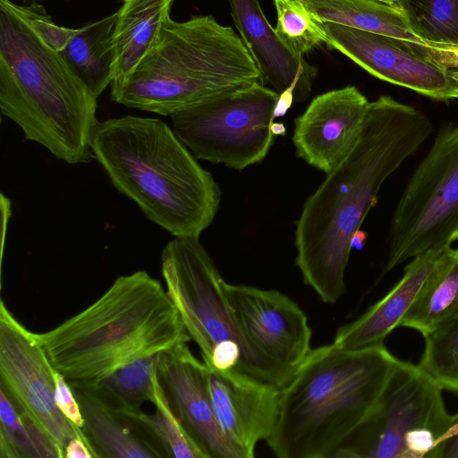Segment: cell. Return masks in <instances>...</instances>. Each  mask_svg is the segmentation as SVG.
I'll list each match as a JSON object with an SVG mask.
<instances>
[{"label":"cell","mask_w":458,"mask_h":458,"mask_svg":"<svg viewBox=\"0 0 458 458\" xmlns=\"http://www.w3.org/2000/svg\"><path fill=\"white\" fill-rule=\"evenodd\" d=\"M432 131L429 118L412 106L390 96L369 102L356 144L306 199L296 223V265L323 302L345 293L352 236L385 181Z\"/></svg>","instance_id":"obj_1"},{"label":"cell","mask_w":458,"mask_h":458,"mask_svg":"<svg viewBox=\"0 0 458 458\" xmlns=\"http://www.w3.org/2000/svg\"><path fill=\"white\" fill-rule=\"evenodd\" d=\"M90 148L116 190L173 236L199 239L213 221L218 185L162 120L128 114L98 122Z\"/></svg>","instance_id":"obj_2"},{"label":"cell","mask_w":458,"mask_h":458,"mask_svg":"<svg viewBox=\"0 0 458 458\" xmlns=\"http://www.w3.org/2000/svg\"><path fill=\"white\" fill-rule=\"evenodd\" d=\"M37 336L72 387H90L141 357L191 339L159 281L139 270L117 277L94 302Z\"/></svg>","instance_id":"obj_3"},{"label":"cell","mask_w":458,"mask_h":458,"mask_svg":"<svg viewBox=\"0 0 458 458\" xmlns=\"http://www.w3.org/2000/svg\"><path fill=\"white\" fill-rule=\"evenodd\" d=\"M384 344L311 349L281 389L266 441L279 458H331L377 403L398 363Z\"/></svg>","instance_id":"obj_4"},{"label":"cell","mask_w":458,"mask_h":458,"mask_svg":"<svg viewBox=\"0 0 458 458\" xmlns=\"http://www.w3.org/2000/svg\"><path fill=\"white\" fill-rule=\"evenodd\" d=\"M97 98L10 0H0V110L67 164L93 157Z\"/></svg>","instance_id":"obj_5"},{"label":"cell","mask_w":458,"mask_h":458,"mask_svg":"<svg viewBox=\"0 0 458 458\" xmlns=\"http://www.w3.org/2000/svg\"><path fill=\"white\" fill-rule=\"evenodd\" d=\"M254 82H261L260 72L235 30L212 15H196L170 19L156 47L128 76L111 83L110 94L126 107L170 116Z\"/></svg>","instance_id":"obj_6"},{"label":"cell","mask_w":458,"mask_h":458,"mask_svg":"<svg viewBox=\"0 0 458 458\" xmlns=\"http://www.w3.org/2000/svg\"><path fill=\"white\" fill-rule=\"evenodd\" d=\"M166 293L208 368L282 389L293 374L267 357L242 327L225 281L197 238L168 242L161 255Z\"/></svg>","instance_id":"obj_7"},{"label":"cell","mask_w":458,"mask_h":458,"mask_svg":"<svg viewBox=\"0 0 458 458\" xmlns=\"http://www.w3.org/2000/svg\"><path fill=\"white\" fill-rule=\"evenodd\" d=\"M442 393L418 365L399 360L371 412L331 458H430L458 420Z\"/></svg>","instance_id":"obj_8"},{"label":"cell","mask_w":458,"mask_h":458,"mask_svg":"<svg viewBox=\"0 0 458 458\" xmlns=\"http://www.w3.org/2000/svg\"><path fill=\"white\" fill-rule=\"evenodd\" d=\"M458 241V123L443 127L410 177L390 224L383 274Z\"/></svg>","instance_id":"obj_9"},{"label":"cell","mask_w":458,"mask_h":458,"mask_svg":"<svg viewBox=\"0 0 458 458\" xmlns=\"http://www.w3.org/2000/svg\"><path fill=\"white\" fill-rule=\"evenodd\" d=\"M278 98L254 82L173 113V130L197 158L241 171L268 153Z\"/></svg>","instance_id":"obj_10"},{"label":"cell","mask_w":458,"mask_h":458,"mask_svg":"<svg viewBox=\"0 0 458 458\" xmlns=\"http://www.w3.org/2000/svg\"><path fill=\"white\" fill-rule=\"evenodd\" d=\"M55 369L50 363L37 334L30 332L20 323L2 301L1 388L15 405L45 430L64 451L70 440L75 437H81L89 444L83 429L68 420L55 404Z\"/></svg>","instance_id":"obj_11"},{"label":"cell","mask_w":458,"mask_h":458,"mask_svg":"<svg viewBox=\"0 0 458 458\" xmlns=\"http://www.w3.org/2000/svg\"><path fill=\"white\" fill-rule=\"evenodd\" d=\"M328 45L379 80L437 100L452 99L450 70L414 52L405 41L352 27L322 22Z\"/></svg>","instance_id":"obj_12"},{"label":"cell","mask_w":458,"mask_h":458,"mask_svg":"<svg viewBox=\"0 0 458 458\" xmlns=\"http://www.w3.org/2000/svg\"><path fill=\"white\" fill-rule=\"evenodd\" d=\"M246 334L270 360L294 375L311 351V329L299 305L277 290L225 283Z\"/></svg>","instance_id":"obj_13"},{"label":"cell","mask_w":458,"mask_h":458,"mask_svg":"<svg viewBox=\"0 0 458 458\" xmlns=\"http://www.w3.org/2000/svg\"><path fill=\"white\" fill-rule=\"evenodd\" d=\"M157 373L173 411L206 458H246L220 428L212 407L208 368L187 343L159 352Z\"/></svg>","instance_id":"obj_14"},{"label":"cell","mask_w":458,"mask_h":458,"mask_svg":"<svg viewBox=\"0 0 458 458\" xmlns=\"http://www.w3.org/2000/svg\"><path fill=\"white\" fill-rule=\"evenodd\" d=\"M369 105L355 86L314 98L294 122L296 155L315 168L330 173L359 140Z\"/></svg>","instance_id":"obj_15"},{"label":"cell","mask_w":458,"mask_h":458,"mask_svg":"<svg viewBox=\"0 0 458 458\" xmlns=\"http://www.w3.org/2000/svg\"><path fill=\"white\" fill-rule=\"evenodd\" d=\"M208 381L220 428L246 458H253L257 444L267 441L274 429L281 389L235 372L210 368Z\"/></svg>","instance_id":"obj_16"},{"label":"cell","mask_w":458,"mask_h":458,"mask_svg":"<svg viewBox=\"0 0 458 458\" xmlns=\"http://www.w3.org/2000/svg\"><path fill=\"white\" fill-rule=\"evenodd\" d=\"M233 23L261 74L279 95L293 93L296 102L305 101L318 70L294 55L278 38L267 20L259 0H227Z\"/></svg>","instance_id":"obj_17"},{"label":"cell","mask_w":458,"mask_h":458,"mask_svg":"<svg viewBox=\"0 0 458 458\" xmlns=\"http://www.w3.org/2000/svg\"><path fill=\"white\" fill-rule=\"evenodd\" d=\"M444 250L411 259L392 289L358 318L339 327L332 344L347 350L384 344L386 337L399 327Z\"/></svg>","instance_id":"obj_18"},{"label":"cell","mask_w":458,"mask_h":458,"mask_svg":"<svg viewBox=\"0 0 458 458\" xmlns=\"http://www.w3.org/2000/svg\"><path fill=\"white\" fill-rule=\"evenodd\" d=\"M84 420L83 431L97 457L156 458L164 454L137 422L84 387H72Z\"/></svg>","instance_id":"obj_19"},{"label":"cell","mask_w":458,"mask_h":458,"mask_svg":"<svg viewBox=\"0 0 458 458\" xmlns=\"http://www.w3.org/2000/svg\"><path fill=\"white\" fill-rule=\"evenodd\" d=\"M174 0H123L112 34L113 81L128 76L158 43Z\"/></svg>","instance_id":"obj_20"},{"label":"cell","mask_w":458,"mask_h":458,"mask_svg":"<svg viewBox=\"0 0 458 458\" xmlns=\"http://www.w3.org/2000/svg\"><path fill=\"white\" fill-rule=\"evenodd\" d=\"M458 318V248L438 256L399 327L422 335Z\"/></svg>","instance_id":"obj_21"},{"label":"cell","mask_w":458,"mask_h":458,"mask_svg":"<svg viewBox=\"0 0 458 458\" xmlns=\"http://www.w3.org/2000/svg\"><path fill=\"white\" fill-rule=\"evenodd\" d=\"M321 22H334L396 39L419 43L403 8L379 0H303Z\"/></svg>","instance_id":"obj_22"},{"label":"cell","mask_w":458,"mask_h":458,"mask_svg":"<svg viewBox=\"0 0 458 458\" xmlns=\"http://www.w3.org/2000/svg\"><path fill=\"white\" fill-rule=\"evenodd\" d=\"M115 13L77 29L61 52L75 74L98 98L114 77L112 34Z\"/></svg>","instance_id":"obj_23"},{"label":"cell","mask_w":458,"mask_h":458,"mask_svg":"<svg viewBox=\"0 0 458 458\" xmlns=\"http://www.w3.org/2000/svg\"><path fill=\"white\" fill-rule=\"evenodd\" d=\"M157 355L141 357L87 388L120 413L141 411L151 402L157 373Z\"/></svg>","instance_id":"obj_24"},{"label":"cell","mask_w":458,"mask_h":458,"mask_svg":"<svg viewBox=\"0 0 458 458\" xmlns=\"http://www.w3.org/2000/svg\"><path fill=\"white\" fill-rule=\"evenodd\" d=\"M151 403L156 407L152 414L141 411L121 414L131 419L144 428L160 448L164 456L206 458L173 411L157 376Z\"/></svg>","instance_id":"obj_25"},{"label":"cell","mask_w":458,"mask_h":458,"mask_svg":"<svg viewBox=\"0 0 458 458\" xmlns=\"http://www.w3.org/2000/svg\"><path fill=\"white\" fill-rule=\"evenodd\" d=\"M423 337V352L417 365L443 390L458 394V318Z\"/></svg>","instance_id":"obj_26"},{"label":"cell","mask_w":458,"mask_h":458,"mask_svg":"<svg viewBox=\"0 0 458 458\" xmlns=\"http://www.w3.org/2000/svg\"><path fill=\"white\" fill-rule=\"evenodd\" d=\"M276 10L275 31L280 41L297 57L326 43L322 22L306 8L303 0H274Z\"/></svg>","instance_id":"obj_27"},{"label":"cell","mask_w":458,"mask_h":458,"mask_svg":"<svg viewBox=\"0 0 458 458\" xmlns=\"http://www.w3.org/2000/svg\"><path fill=\"white\" fill-rule=\"evenodd\" d=\"M402 8L423 40L458 44V0H405Z\"/></svg>","instance_id":"obj_28"},{"label":"cell","mask_w":458,"mask_h":458,"mask_svg":"<svg viewBox=\"0 0 458 458\" xmlns=\"http://www.w3.org/2000/svg\"><path fill=\"white\" fill-rule=\"evenodd\" d=\"M0 458H39L20 410L1 387Z\"/></svg>","instance_id":"obj_29"},{"label":"cell","mask_w":458,"mask_h":458,"mask_svg":"<svg viewBox=\"0 0 458 458\" xmlns=\"http://www.w3.org/2000/svg\"><path fill=\"white\" fill-rule=\"evenodd\" d=\"M16 12L30 28L51 47L62 52L77 29H71L55 24L47 14L43 5L34 2L30 5L14 4Z\"/></svg>","instance_id":"obj_30"},{"label":"cell","mask_w":458,"mask_h":458,"mask_svg":"<svg viewBox=\"0 0 458 458\" xmlns=\"http://www.w3.org/2000/svg\"><path fill=\"white\" fill-rule=\"evenodd\" d=\"M410 47L433 64L446 69L458 70V44L437 43L422 40L407 42Z\"/></svg>","instance_id":"obj_31"},{"label":"cell","mask_w":458,"mask_h":458,"mask_svg":"<svg viewBox=\"0 0 458 458\" xmlns=\"http://www.w3.org/2000/svg\"><path fill=\"white\" fill-rule=\"evenodd\" d=\"M55 402L57 408L73 425L83 429V416L72 386L65 377L56 370L55 372Z\"/></svg>","instance_id":"obj_32"},{"label":"cell","mask_w":458,"mask_h":458,"mask_svg":"<svg viewBox=\"0 0 458 458\" xmlns=\"http://www.w3.org/2000/svg\"><path fill=\"white\" fill-rule=\"evenodd\" d=\"M430 458H458V432L443 438L433 450Z\"/></svg>","instance_id":"obj_33"},{"label":"cell","mask_w":458,"mask_h":458,"mask_svg":"<svg viewBox=\"0 0 458 458\" xmlns=\"http://www.w3.org/2000/svg\"><path fill=\"white\" fill-rule=\"evenodd\" d=\"M65 458H92L95 454L86 439L75 437L67 444L64 449Z\"/></svg>","instance_id":"obj_34"},{"label":"cell","mask_w":458,"mask_h":458,"mask_svg":"<svg viewBox=\"0 0 458 458\" xmlns=\"http://www.w3.org/2000/svg\"><path fill=\"white\" fill-rule=\"evenodd\" d=\"M11 201L10 199L4 196L3 193L1 194V216H2V219H1V224H2V227H1V231H2V234H1V241H2V244H1V248H2V251H1V255L3 257V254H4V242H5V236H6V228H7V225H8V221H9V218H10V216H11Z\"/></svg>","instance_id":"obj_35"},{"label":"cell","mask_w":458,"mask_h":458,"mask_svg":"<svg viewBox=\"0 0 458 458\" xmlns=\"http://www.w3.org/2000/svg\"><path fill=\"white\" fill-rule=\"evenodd\" d=\"M293 100V93L291 90L280 94L274 111L275 119L284 115Z\"/></svg>","instance_id":"obj_36"},{"label":"cell","mask_w":458,"mask_h":458,"mask_svg":"<svg viewBox=\"0 0 458 458\" xmlns=\"http://www.w3.org/2000/svg\"><path fill=\"white\" fill-rule=\"evenodd\" d=\"M366 237L367 236H366L365 232L359 229L352 236V242H351L352 249V248L360 249L366 241Z\"/></svg>","instance_id":"obj_37"},{"label":"cell","mask_w":458,"mask_h":458,"mask_svg":"<svg viewBox=\"0 0 458 458\" xmlns=\"http://www.w3.org/2000/svg\"><path fill=\"white\" fill-rule=\"evenodd\" d=\"M271 131L274 135H284L286 132V129L283 123L273 122L271 125Z\"/></svg>","instance_id":"obj_38"},{"label":"cell","mask_w":458,"mask_h":458,"mask_svg":"<svg viewBox=\"0 0 458 458\" xmlns=\"http://www.w3.org/2000/svg\"><path fill=\"white\" fill-rule=\"evenodd\" d=\"M456 432H458V420H457V421H456V422H455V423H454V425H453V426H452V427L447 430V432H446V433L442 437V438L440 439V441H441L443 438H445V437H448V436H450V435H452V434H454V433H456ZM440 441H439V442H440ZM439 442H438V443H439Z\"/></svg>","instance_id":"obj_39"},{"label":"cell","mask_w":458,"mask_h":458,"mask_svg":"<svg viewBox=\"0 0 458 458\" xmlns=\"http://www.w3.org/2000/svg\"><path fill=\"white\" fill-rule=\"evenodd\" d=\"M451 98H458V88H457V89H455L453 91V93H452V95H451Z\"/></svg>","instance_id":"obj_40"},{"label":"cell","mask_w":458,"mask_h":458,"mask_svg":"<svg viewBox=\"0 0 458 458\" xmlns=\"http://www.w3.org/2000/svg\"><path fill=\"white\" fill-rule=\"evenodd\" d=\"M379 1H382V2H385L387 4H397L395 0H379Z\"/></svg>","instance_id":"obj_41"},{"label":"cell","mask_w":458,"mask_h":458,"mask_svg":"<svg viewBox=\"0 0 458 458\" xmlns=\"http://www.w3.org/2000/svg\"><path fill=\"white\" fill-rule=\"evenodd\" d=\"M395 1H396L397 4H398L399 6H401V7H403V4H404V2H405V0H395Z\"/></svg>","instance_id":"obj_42"},{"label":"cell","mask_w":458,"mask_h":458,"mask_svg":"<svg viewBox=\"0 0 458 458\" xmlns=\"http://www.w3.org/2000/svg\"><path fill=\"white\" fill-rule=\"evenodd\" d=\"M24 1H29V0H24Z\"/></svg>","instance_id":"obj_43"}]
</instances>
